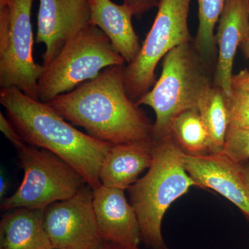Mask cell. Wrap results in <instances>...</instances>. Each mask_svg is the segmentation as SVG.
Wrapping results in <instances>:
<instances>
[{
    "label": "cell",
    "instance_id": "obj_13",
    "mask_svg": "<svg viewBox=\"0 0 249 249\" xmlns=\"http://www.w3.org/2000/svg\"><path fill=\"white\" fill-rule=\"evenodd\" d=\"M93 211L103 241L137 247L142 242L135 211L124 190L101 185L93 190Z\"/></svg>",
    "mask_w": 249,
    "mask_h": 249
},
{
    "label": "cell",
    "instance_id": "obj_18",
    "mask_svg": "<svg viewBox=\"0 0 249 249\" xmlns=\"http://www.w3.org/2000/svg\"><path fill=\"white\" fill-rule=\"evenodd\" d=\"M170 134L185 153H209V133L197 109H189L178 114L172 123Z\"/></svg>",
    "mask_w": 249,
    "mask_h": 249
},
{
    "label": "cell",
    "instance_id": "obj_2",
    "mask_svg": "<svg viewBox=\"0 0 249 249\" xmlns=\"http://www.w3.org/2000/svg\"><path fill=\"white\" fill-rule=\"evenodd\" d=\"M0 103L26 143L58 156L76 170L93 190L102 185L100 170L113 144L80 132L48 103L19 90L0 89Z\"/></svg>",
    "mask_w": 249,
    "mask_h": 249
},
{
    "label": "cell",
    "instance_id": "obj_11",
    "mask_svg": "<svg viewBox=\"0 0 249 249\" xmlns=\"http://www.w3.org/2000/svg\"><path fill=\"white\" fill-rule=\"evenodd\" d=\"M182 160L185 169L197 187L214 190L249 219V188L242 164L223 152L199 155L183 152Z\"/></svg>",
    "mask_w": 249,
    "mask_h": 249
},
{
    "label": "cell",
    "instance_id": "obj_5",
    "mask_svg": "<svg viewBox=\"0 0 249 249\" xmlns=\"http://www.w3.org/2000/svg\"><path fill=\"white\" fill-rule=\"evenodd\" d=\"M124 64L106 34L90 24L45 67L38 80L39 101L48 103L94 79L105 69Z\"/></svg>",
    "mask_w": 249,
    "mask_h": 249
},
{
    "label": "cell",
    "instance_id": "obj_7",
    "mask_svg": "<svg viewBox=\"0 0 249 249\" xmlns=\"http://www.w3.org/2000/svg\"><path fill=\"white\" fill-rule=\"evenodd\" d=\"M33 1L0 0V88L39 100L38 80L45 67L33 55Z\"/></svg>",
    "mask_w": 249,
    "mask_h": 249
},
{
    "label": "cell",
    "instance_id": "obj_3",
    "mask_svg": "<svg viewBox=\"0 0 249 249\" xmlns=\"http://www.w3.org/2000/svg\"><path fill=\"white\" fill-rule=\"evenodd\" d=\"M155 142L148 171L129 187L128 192L142 242L152 249H168L161 231L165 213L174 201L197 184L185 169L184 152L172 135Z\"/></svg>",
    "mask_w": 249,
    "mask_h": 249
},
{
    "label": "cell",
    "instance_id": "obj_10",
    "mask_svg": "<svg viewBox=\"0 0 249 249\" xmlns=\"http://www.w3.org/2000/svg\"><path fill=\"white\" fill-rule=\"evenodd\" d=\"M90 24L88 0H40L36 42L45 46L43 66Z\"/></svg>",
    "mask_w": 249,
    "mask_h": 249
},
{
    "label": "cell",
    "instance_id": "obj_23",
    "mask_svg": "<svg viewBox=\"0 0 249 249\" xmlns=\"http://www.w3.org/2000/svg\"><path fill=\"white\" fill-rule=\"evenodd\" d=\"M160 1L161 0H124V4L128 6L134 16L140 18L150 9L158 7Z\"/></svg>",
    "mask_w": 249,
    "mask_h": 249
},
{
    "label": "cell",
    "instance_id": "obj_27",
    "mask_svg": "<svg viewBox=\"0 0 249 249\" xmlns=\"http://www.w3.org/2000/svg\"><path fill=\"white\" fill-rule=\"evenodd\" d=\"M6 190H7V182H6L4 177L1 175L0 178V196H1V199L4 196Z\"/></svg>",
    "mask_w": 249,
    "mask_h": 249
},
{
    "label": "cell",
    "instance_id": "obj_24",
    "mask_svg": "<svg viewBox=\"0 0 249 249\" xmlns=\"http://www.w3.org/2000/svg\"><path fill=\"white\" fill-rule=\"evenodd\" d=\"M232 89L249 91V70H241L233 75L231 81Z\"/></svg>",
    "mask_w": 249,
    "mask_h": 249
},
{
    "label": "cell",
    "instance_id": "obj_8",
    "mask_svg": "<svg viewBox=\"0 0 249 249\" xmlns=\"http://www.w3.org/2000/svg\"><path fill=\"white\" fill-rule=\"evenodd\" d=\"M191 0H161L155 22L135 60L124 67L129 97L137 103L154 86L157 64L172 49L193 40L188 29Z\"/></svg>",
    "mask_w": 249,
    "mask_h": 249
},
{
    "label": "cell",
    "instance_id": "obj_6",
    "mask_svg": "<svg viewBox=\"0 0 249 249\" xmlns=\"http://www.w3.org/2000/svg\"><path fill=\"white\" fill-rule=\"evenodd\" d=\"M18 152L24 177L14 194L3 200V211L45 210L71 197L88 184L71 165L49 150L26 145Z\"/></svg>",
    "mask_w": 249,
    "mask_h": 249
},
{
    "label": "cell",
    "instance_id": "obj_16",
    "mask_svg": "<svg viewBox=\"0 0 249 249\" xmlns=\"http://www.w3.org/2000/svg\"><path fill=\"white\" fill-rule=\"evenodd\" d=\"M44 225V210H11L0 222V249H53Z\"/></svg>",
    "mask_w": 249,
    "mask_h": 249
},
{
    "label": "cell",
    "instance_id": "obj_25",
    "mask_svg": "<svg viewBox=\"0 0 249 249\" xmlns=\"http://www.w3.org/2000/svg\"><path fill=\"white\" fill-rule=\"evenodd\" d=\"M94 249H141L139 246H125L119 245V244L112 243V242L102 241Z\"/></svg>",
    "mask_w": 249,
    "mask_h": 249
},
{
    "label": "cell",
    "instance_id": "obj_22",
    "mask_svg": "<svg viewBox=\"0 0 249 249\" xmlns=\"http://www.w3.org/2000/svg\"><path fill=\"white\" fill-rule=\"evenodd\" d=\"M0 129L5 137L17 148L18 150H20L27 145L15 129L7 116L4 115L1 111L0 112Z\"/></svg>",
    "mask_w": 249,
    "mask_h": 249
},
{
    "label": "cell",
    "instance_id": "obj_19",
    "mask_svg": "<svg viewBox=\"0 0 249 249\" xmlns=\"http://www.w3.org/2000/svg\"><path fill=\"white\" fill-rule=\"evenodd\" d=\"M199 25L193 45L201 60L211 68L217 60V49L214 30L225 0H197Z\"/></svg>",
    "mask_w": 249,
    "mask_h": 249
},
{
    "label": "cell",
    "instance_id": "obj_21",
    "mask_svg": "<svg viewBox=\"0 0 249 249\" xmlns=\"http://www.w3.org/2000/svg\"><path fill=\"white\" fill-rule=\"evenodd\" d=\"M223 153L240 164L249 162V129L228 127Z\"/></svg>",
    "mask_w": 249,
    "mask_h": 249
},
{
    "label": "cell",
    "instance_id": "obj_15",
    "mask_svg": "<svg viewBox=\"0 0 249 249\" xmlns=\"http://www.w3.org/2000/svg\"><path fill=\"white\" fill-rule=\"evenodd\" d=\"M90 23L106 34L127 64L135 60L142 49L132 25L134 15L125 4L111 0H88Z\"/></svg>",
    "mask_w": 249,
    "mask_h": 249
},
{
    "label": "cell",
    "instance_id": "obj_1",
    "mask_svg": "<svg viewBox=\"0 0 249 249\" xmlns=\"http://www.w3.org/2000/svg\"><path fill=\"white\" fill-rule=\"evenodd\" d=\"M125 65L107 67L96 78L47 103L65 120L113 145L151 141L150 119L127 95Z\"/></svg>",
    "mask_w": 249,
    "mask_h": 249
},
{
    "label": "cell",
    "instance_id": "obj_20",
    "mask_svg": "<svg viewBox=\"0 0 249 249\" xmlns=\"http://www.w3.org/2000/svg\"><path fill=\"white\" fill-rule=\"evenodd\" d=\"M229 127L249 129V91L232 89L227 97Z\"/></svg>",
    "mask_w": 249,
    "mask_h": 249
},
{
    "label": "cell",
    "instance_id": "obj_29",
    "mask_svg": "<svg viewBox=\"0 0 249 249\" xmlns=\"http://www.w3.org/2000/svg\"><path fill=\"white\" fill-rule=\"evenodd\" d=\"M248 163H249V162H248Z\"/></svg>",
    "mask_w": 249,
    "mask_h": 249
},
{
    "label": "cell",
    "instance_id": "obj_9",
    "mask_svg": "<svg viewBox=\"0 0 249 249\" xmlns=\"http://www.w3.org/2000/svg\"><path fill=\"white\" fill-rule=\"evenodd\" d=\"M93 190L87 184L71 197L44 210V225L55 249H94L102 241L93 206Z\"/></svg>",
    "mask_w": 249,
    "mask_h": 249
},
{
    "label": "cell",
    "instance_id": "obj_30",
    "mask_svg": "<svg viewBox=\"0 0 249 249\" xmlns=\"http://www.w3.org/2000/svg\"></svg>",
    "mask_w": 249,
    "mask_h": 249
},
{
    "label": "cell",
    "instance_id": "obj_26",
    "mask_svg": "<svg viewBox=\"0 0 249 249\" xmlns=\"http://www.w3.org/2000/svg\"><path fill=\"white\" fill-rule=\"evenodd\" d=\"M240 48L245 58L249 60V36L245 42L241 44Z\"/></svg>",
    "mask_w": 249,
    "mask_h": 249
},
{
    "label": "cell",
    "instance_id": "obj_17",
    "mask_svg": "<svg viewBox=\"0 0 249 249\" xmlns=\"http://www.w3.org/2000/svg\"><path fill=\"white\" fill-rule=\"evenodd\" d=\"M197 110L209 133V153H220L229 127L225 93L221 88L213 85L201 98Z\"/></svg>",
    "mask_w": 249,
    "mask_h": 249
},
{
    "label": "cell",
    "instance_id": "obj_28",
    "mask_svg": "<svg viewBox=\"0 0 249 249\" xmlns=\"http://www.w3.org/2000/svg\"><path fill=\"white\" fill-rule=\"evenodd\" d=\"M242 168L244 178H245L246 182H247L249 188V163H247L245 164H242Z\"/></svg>",
    "mask_w": 249,
    "mask_h": 249
},
{
    "label": "cell",
    "instance_id": "obj_14",
    "mask_svg": "<svg viewBox=\"0 0 249 249\" xmlns=\"http://www.w3.org/2000/svg\"><path fill=\"white\" fill-rule=\"evenodd\" d=\"M155 146L153 140L113 145L100 170L102 185L128 189L139 179V175L150 168L153 161Z\"/></svg>",
    "mask_w": 249,
    "mask_h": 249
},
{
    "label": "cell",
    "instance_id": "obj_4",
    "mask_svg": "<svg viewBox=\"0 0 249 249\" xmlns=\"http://www.w3.org/2000/svg\"><path fill=\"white\" fill-rule=\"evenodd\" d=\"M209 68L191 42L170 51L162 61V71L151 89L136 103L155 111L152 139L161 140L170 134L174 119L186 110L197 109L201 98L213 85Z\"/></svg>",
    "mask_w": 249,
    "mask_h": 249
},
{
    "label": "cell",
    "instance_id": "obj_12",
    "mask_svg": "<svg viewBox=\"0 0 249 249\" xmlns=\"http://www.w3.org/2000/svg\"><path fill=\"white\" fill-rule=\"evenodd\" d=\"M249 36V0H225L214 35L217 58L213 85L229 97L232 92V67L237 49Z\"/></svg>",
    "mask_w": 249,
    "mask_h": 249
}]
</instances>
